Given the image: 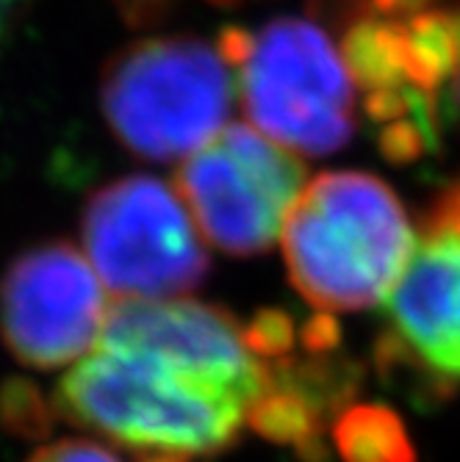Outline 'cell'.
I'll return each mask as SVG.
<instances>
[{
	"label": "cell",
	"instance_id": "6da1fadb",
	"mask_svg": "<svg viewBox=\"0 0 460 462\" xmlns=\"http://www.w3.org/2000/svg\"><path fill=\"white\" fill-rule=\"evenodd\" d=\"M288 277L322 313L366 310L389 300L416 236L397 194L363 172L305 183L280 233Z\"/></svg>",
	"mask_w": 460,
	"mask_h": 462
},
{
	"label": "cell",
	"instance_id": "7a4b0ae2",
	"mask_svg": "<svg viewBox=\"0 0 460 462\" xmlns=\"http://www.w3.org/2000/svg\"><path fill=\"white\" fill-rule=\"evenodd\" d=\"M67 424L122 443L128 451L217 457L239 443L247 407L208 391L164 360L98 346L56 388Z\"/></svg>",
	"mask_w": 460,
	"mask_h": 462
},
{
	"label": "cell",
	"instance_id": "3957f363",
	"mask_svg": "<svg viewBox=\"0 0 460 462\" xmlns=\"http://www.w3.org/2000/svg\"><path fill=\"white\" fill-rule=\"evenodd\" d=\"M236 95L267 139L300 155H327L352 136L355 80L344 53L311 20L280 17L258 31H225Z\"/></svg>",
	"mask_w": 460,
	"mask_h": 462
},
{
	"label": "cell",
	"instance_id": "277c9868",
	"mask_svg": "<svg viewBox=\"0 0 460 462\" xmlns=\"http://www.w3.org/2000/svg\"><path fill=\"white\" fill-rule=\"evenodd\" d=\"M236 78L220 45L147 39L108 64L103 111L114 136L150 161H186L228 128Z\"/></svg>",
	"mask_w": 460,
	"mask_h": 462
},
{
	"label": "cell",
	"instance_id": "5b68a950",
	"mask_svg": "<svg viewBox=\"0 0 460 462\" xmlns=\"http://www.w3.org/2000/svg\"><path fill=\"white\" fill-rule=\"evenodd\" d=\"M374 363L413 402L460 391V180L422 222L408 269L386 300Z\"/></svg>",
	"mask_w": 460,
	"mask_h": 462
},
{
	"label": "cell",
	"instance_id": "8992f818",
	"mask_svg": "<svg viewBox=\"0 0 460 462\" xmlns=\"http://www.w3.org/2000/svg\"><path fill=\"white\" fill-rule=\"evenodd\" d=\"M83 246L100 282L122 302L181 297L211 269L186 202L150 175L114 180L89 199Z\"/></svg>",
	"mask_w": 460,
	"mask_h": 462
},
{
	"label": "cell",
	"instance_id": "52a82bcc",
	"mask_svg": "<svg viewBox=\"0 0 460 462\" xmlns=\"http://www.w3.org/2000/svg\"><path fill=\"white\" fill-rule=\"evenodd\" d=\"M303 189L300 158L253 125H228L178 170V194L200 233L233 258L269 249Z\"/></svg>",
	"mask_w": 460,
	"mask_h": 462
},
{
	"label": "cell",
	"instance_id": "ba28073f",
	"mask_svg": "<svg viewBox=\"0 0 460 462\" xmlns=\"http://www.w3.org/2000/svg\"><path fill=\"white\" fill-rule=\"evenodd\" d=\"M103 288L72 244H39L0 280V338L28 368H61L100 344L108 319Z\"/></svg>",
	"mask_w": 460,
	"mask_h": 462
},
{
	"label": "cell",
	"instance_id": "9c48e42d",
	"mask_svg": "<svg viewBox=\"0 0 460 462\" xmlns=\"http://www.w3.org/2000/svg\"><path fill=\"white\" fill-rule=\"evenodd\" d=\"M145 352L186 380L249 407L269 385V363L244 344V324L225 308L192 300L119 302L108 310L100 344Z\"/></svg>",
	"mask_w": 460,
	"mask_h": 462
},
{
	"label": "cell",
	"instance_id": "30bf717a",
	"mask_svg": "<svg viewBox=\"0 0 460 462\" xmlns=\"http://www.w3.org/2000/svg\"><path fill=\"white\" fill-rule=\"evenodd\" d=\"M244 418L261 438L295 448L303 462L327 459V418L303 396L269 383L267 391L247 407Z\"/></svg>",
	"mask_w": 460,
	"mask_h": 462
},
{
	"label": "cell",
	"instance_id": "8fae6325",
	"mask_svg": "<svg viewBox=\"0 0 460 462\" xmlns=\"http://www.w3.org/2000/svg\"><path fill=\"white\" fill-rule=\"evenodd\" d=\"M333 443L344 462H416L402 421L383 404L347 407L333 424Z\"/></svg>",
	"mask_w": 460,
	"mask_h": 462
},
{
	"label": "cell",
	"instance_id": "7c38bea8",
	"mask_svg": "<svg viewBox=\"0 0 460 462\" xmlns=\"http://www.w3.org/2000/svg\"><path fill=\"white\" fill-rule=\"evenodd\" d=\"M56 407L25 376L0 383V430L23 440H45L56 424Z\"/></svg>",
	"mask_w": 460,
	"mask_h": 462
},
{
	"label": "cell",
	"instance_id": "4fadbf2b",
	"mask_svg": "<svg viewBox=\"0 0 460 462\" xmlns=\"http://www.w3.org/2000/svg\"><path fill=\"white\" fill-rule=\"evenodd\" d=\"M295 338H297L295 321H291L288 313H283L277 308L258 310L244 324L247 349L264 363H275V360L288 357L291 352H295Z\"/></svg>",
	"mask_w": 460,
	"mask_h": 462
},
{
	"label": "cell",
	"instance_id": "5bb4252c",
	"mask_svg": "<svg viewBox=\"0 0 460 462\" xmlns=\"http://www.w3.org/2000/svg\"><path fill=\"white\" fill-rule=\"evenodd\" d=\"M28 462H122L111 448L95 440H59L39 448Z\"/></svg>",
	"mask_w": 460,
	"mask_h": 462
},
{
	"label": "cell",
	"instance_id": "9a60e30c",
	"mask_svg": "<svg viewBox=\"0 0 460 462\" xmlns=\"http://www.w3.org/2000/svg\"><path fill=\"white\" fill-rule=\"evenodd\" d=\"M339 344L342 329L330 313H319L303 327V346L308 355H333L339 352Z\"/></svg>",
	"mask_w": 460,
	"mask_h": 462
},
{
	"label": "cell",
	"instance_id": "2e32d148",
	"mask_svg": "<svg viewBox=\"0 0 460 462\" xmlns=\"http://www.w3.org/2000/svg\"><path fill=\"white\" fill-rule=\"evenodd\" d=\"M23 4H25V0H0V42L9 36L14 20L20 17Z\"/></svg>",
	"mask_w": 460,
	"mask_h": 462
},
{
	"label": "cell",
	"instance_id": "e0dca14e",
	"mask_svg": "<svg viewBox=\"0 0 460 462\" xmlns=\"http://www.w3.org/2000/svg\"><path fill=\"white\" fill-rule=\"evenodd\" d=\"M134 462H192L194 457L189 454H175V451H131Z\"/></svg>",
	"mask_w": 460,
	"mask_h": 462
},
{
	"label": "cell",
	"instance_id": "ac0fdd59",
	"mask_svg": "<svg viewBox=\"0 0 460 462\" xmlns=\"http://www.w3.org/2000/svg\"><path fill=\"white\" fill-rule=\"evenodd\" d=\"M452 83H455V95H457V103H460V64H457V72H455Z\"/></svg>",
	"mask_w": 460,
	"mask_h": 462
},
{
	"label": "cell",
	"instance_id": "d6986e66",
	"mask_svg": "<svg viewBox=\"0 0 460 462\" xmlns=\"http://www.w3.org/2000/svg\"><path fill=\"white\" fill-rule=\"evenodd\" d=\"M131 4H153V0H131Z\"/></svg>",
	"mask_w": 460,
	"mask_h": 462
}]
</instances>
